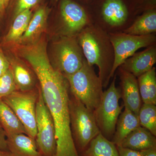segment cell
I'll return each mask as SVG.
<instances>
[{"label":"cell","mask_w":156,"mask_h":156,"mask_svg":"<svg viewBox=\"0 0 156 156\" xmlns=\"http://www.w3.org/2000/svg\"><path fill=\"white\" fill-rule=\"evenodd\" d=\"M47 46L44 42L30 45L23 49L21 56L35 73L44 101L53 118L56 144L54 156H80L71 129L69 85L65 76L50 62Z\"/></svg>","instance_id":"1"},{"label":"cell","mask_w":156,"mask_h":156,"mask_svg":"<svg viewBox=\"0 0 156 156\" xmlns=\"http://www.w3.org/2000/svg\"><path fill=\"white\" fill-rule=\"evenodd\" d=\"M78 41L87 63L98 67V77L103 87H106L111 79L114 60L113 48L109 36L99 27L90 26L82 30Z\"/></svg>","instance_id":"2"},{"label":"cell","mask_w":156,"mask_h":156,"mask_svg":"<svg viewBox=\"0 0 156 156\" xmlns=\"http://www.w3.org/2000/svg\"><path fill=\"white\" fill-rule=\"evenodd\" d=\"M72 94L85 106L94 112L99 105L103 95V85L93 66L85 59L82 67L72 74L64 75Z\"/></svg>","instance_id":"3"},{"label":"cell","mask_w":156,"mask_h":156,"mask_svg":"<svg viewBox=\"0 0 156 156\" xmlns=\"http://www.w3.org/2000/svg\"><path fill=\"white\" fill-rule=\"evenodd\" d=\"M70 126L79 154L85 150L92 140L100 133L94 112L87 108L76 97L69 94Z\"/></svg>","instance_id":"4"},{"label":"cell","mask_w":156,"mask_h":156,"mask_svg":"<svg viewBox=\"0 0 156 156\" xmlns=\"http://www.w3.org/2000/svg\"><path fill=\"white\" fill-rule=\"evenodd\" d=\"M115 80V77L108 89L103 92L99 105L93 112L100 133L111 141L123 108L119 105L122 95L121 90L116 87Z\"/></svg>","instance_id":"5"},{"label":"cell","mask_w":156,"mask_h":156,"mask_svg":"<svg viewBox=\"0 0 156 156\" xmlns=\"http://www.w3.org/2000/svg\"><path fill=\"white\" fill-rule=\"evenodd\" d=\"M39 90L14 91L2 98L14 111L24 126L27 134L36 139L37 134L36 105Z\"/></svg>","instance_id":"6"},{"label":"cell","mask_w":156,"mask_h":156,"mask_svg":"<svg viewBox=\"0 0 156 156\" xmlns=\"http://www.w3.org/2000/svg\"><path fill=\"white\" fill-rule=\"evenodd\" d=\"M36 105L38 149L42 156H54L56 152V131L52 116L47 107L40 87Z\"/></svg>","instance_id":"7"},{"label":"cell","mask_w":156,"mask_h":156,"mask_svg":"<svg viewBox=\"0 0 156 156\" xmlns=\"http://www.w3.org/2000/svg\"><path fill=\"white\" fill-rule=\"evenodd\" d=\"M53 48V66L63 75L72 74L83 66L85 60L83 51L73 36L61 38Z\"/></svg>","instance_id":"8"},{"label":"cell","mask_w":156,"mask_h":156,"mask_svg":"<svg viewBox=\"0 0 156 156\" xmlns=\"http://www.w3.org/2000/svg\"><path fill=\"white\" fill-rule=\"evenodd\" d=\"M114 52V60L111 73L112 77L117 69L140 48L154 45L156 37L153 34L136 36L124 33L112 34L109 35Z\"/></svg>","instance_id":"9"},{"label":"cell","mask_w":156,"mask_h":156,"mask_svg":"<svg viewBox=\"0 0 156 156\" xmlns=\"http://www.w3.org/2000/svg\"><path fill=\"white\" fill-rule=\"evenodd\" d=\"M60 11L68 36L82 30L87 23V14L83 8L72 0H62Z\"/></svg>","instance_id":"10"},{"label":"cell","mask_w":156,"mask_h":156,"mask_svg":"<svg viewBox=\"0 0 156 156\" xmlns=\"http://www.w3.org/2000/svg\"><path fill=\"white\" fill-rule=\"evenodd\" d=\"M119 72L122 88L121 97L124 101V106L138 115L142 101L136 77L121 67Z\"/></svg>","instance_id":"11"},{"label":"cell","mask_w":156,"mask_h":156,"mask_svg":"<svg viewBox=\"0 0 156 156\" xmlns=\"http://www.w3.org/2000/svg\"><path fill=\"white\" fill-rule=\"evenodd\" d=\"M156 62V49L153 45L142 52L134 53L120 67L138 77L150 70Z\"/></svg>","instance_id":"12"},{"label":"cell","mask_w":156,"mask_h":156,"mask_svg":"<svg viewBox=\"0 0 156 156\" xmlns=\"http://www.w3.org/2000/svg\"><path fill=\"white\" fill-rule=\"evenodd\" d=\"M49 13L50 9L46 6L39 8L31 18L28 27L18 44L21 45L29 44L39 40L46 28Z\"/></svg>","instance_id":"13"},{"label":"cell","mask_w":156,"mask_h":156,"mask_svg":"<svg viewBox=\"0 0 156 156\" xmlns=\"http://www.w3.org/2000/svg\"><path fill=\"white\" fill-rule=\"evenodd\" d=\"M8 151L11 156H42L35 139L25 134L7 136Z\"/></svg>","instance_id":"14"},{"label":"cell","mask_w":156,"mask_h":156,"mask_svg":"<svg viewBox=\"0 0 156 156\" xmlns=\"http://www.w3.org/2000/svg\"><path fill=\"white\" fill-rule=\"evenodd\" d=\"M17 90L22 92L36 89L37 78L34 72L24 63L17 59H9Z\"/></svg>","instance_id":"15"},{"label":"cell","mask_w":156,"mask_h":156,"mask_svg":"<svg viewBox=\"0 0 156 156\" xmlns=\"http://www.w3.org/2000/svg\"><path fill=\"white\" fill-rule=\"evenodd\" d=\"M133 150H145L156 147V136L140 126L126 136L120 145Z\"/></svg>","instance_id":"16"},{"label":"cell","mask_w":156,"mask_h":156,"mask_svg":"<svg viewBox=\"0 0 156 156\" xmlns=\"http://www.w3.org/2000/svg\"><path fill=\"white\" fill-rule=\"evenodd\" d=\"M140 126L138 115L128 108L125 107L117 121L115 131L111 141L117 146L121 145L126 136Z\"/></svg>","instance_id":"17"},{"label":"cell","mask_w":156,"mask_h":156,"mask_svg":"<svg viewBox=\"0 0 156 156\" xmlns=\"http://www.w3.org/2000/svg\"><path fill=\"white\" fill-rule=\"evenodd\" d=\"M103 19L109 24L118 26L127 19L128 10L122 0H106L102 8Z\"/></svg>","instance_id":"18"},{"label":"cell","mask_w":156,"mask_h":156,"mask_svg":"<svg viewBox=\"0 0 156 156\" xmlns=\"http://www.w3.org/2000/svg\"><path fill=\"white\" fill-rule=\"evenodd\" d=\"M0 122L6 136L18 134H27L24 126L14 111L0 98Z\"/></svg>","instance_id":"19"},{"label":"cell","mask_w":156,"mask_h":156,"mask_svg":"<svg viewBox=\"0 0 156 156\" xmlns=\"http://www.w3.org/2000/svg\"><path fill=\"white\" fill-rule=\"evenodd\" d=\"M79 154L80 156H119L117 146L101 133Z\"/></svg>","instance_id":"20"},{"label":"cell","mask_w":156,"mask_h":156,"mask_svg":"<svg viewBox=\"0 0 156 156\" xmlns=\"http://www.w3.org/2000/svg\"><path fill=\"white\" fill-rule=\"evenodd\" d=\"M138 87L143 103L156 105V73L155 68L138 77Z\"/></svg>","instance_id":"21"},{"label":"cell","mask_w":156,"mask_h":156,"mask_svg":"<svg viewBox=\"0 0 156 156\" xmlns=\"http://www.w3.org/2000/svg\"><path fill=\"white\" fill-rule=\"evenodd\" d=\"M156 31V12L151 10L143 14L124 33L136 36L147 35Z\"/></svg>","instance_id":"22"},{"label":"cell","mask_w":156,"mask_h":156,"mask_svg":"<svg viewBox=\"0 0 156 156\" xmlns=\"http://www.w3.org/2000/svg\"><path fill=\"white\" fill-rule=\"evenodd\" d=\"M32 17L31 11L30 9H27L22 11L14 17V22L9 32L5 37V43H18L28 27Z\"/></svg>","instance_id":"23"},{"label":"cell","mask_w":156,"mask_h":156,"mask_svg":"<svg viewBox=\"0 0 156 156\" xmlns=\"http://www.w3.org/2000/svg\"><path fill=\"white\" fill-rule=\"evenodd\" d=\"M140 126L148 130L156 136V105L143 103L138 115Z\"/></svg>","instance_id":"24"},{"label":"cell","mask_w":156,"mask_h":156,"mask_svg":"<svg viewBox=\"0 0 156 156\" xmlns=\"http://www.w3.org/2000/svg\"><path fill=\"white\" fill-rule=\"evenodd\" d=\"M17 90L13 72L10 67L3 75L0 77V98L2 99Z\"/></svg>","instance_id":"25"},{"label":"cell","mask_w":156,"mask_h":156,"mask_svg":"<svg viewBox=\"0 0 156 156\" xmlns=\"http://www.w3.org/2000/svg\"><path fill=\"white\" fill-rule=\"evenodd\" d=\"M40 0H17L14 9V18L22 11L30 9L37 4Z\"/></svg>","instance_id":"26"},{"label":"cell","mask_w":156,"mask_h":156,"mask_svg":"<svg viewBox=\"0 0 156 156\" xmlns=\"http://www.w3.org/2000/svg\"><path fill=\"white\" fill-rule=\"evenodd\" d=\"M10 67L9 59L5 56L2 49L0 46V77L3 75Z\"/></svg>","instance_id":"27"},{"label":"cell","mask_w":156,"mask_h":156,"mask_svg":"<svg viewBox=\"0 0 156 156\" xmlns=\"http://www.w3.org/2000/svg\"><path fill=\"white\" fill-rule=\"evenodd\" d=\"M119 156H140V151L122 147L121 146H117Z\"/></svg>","instance_id":"28"},{"label":"cell","mask_w":156,"mask_h":156,"mask_svg":"<svg viewBox=\"0 0 156 156\" xmlns=\"http://www.w3.org/2000/svg\"><path fill=\"white\" fill-rule=\"evenodd\" d=\"M0 150L9 152L7 144V136L0 122Z\"/></svg>","instance_id":"29"},{"label":"cell","mask_w":156,"mask_h":156,"mask_svg":"<svg viewBox=\"0 0 156 156\" xmlns=\"http://www.w3.org/2000/svg\"><path fill=\"white\" fill-rule=\"evenodd\" d=\"M140 156H156V147L140 151Z\"/></svg>","instance_id":"30"},{"label":"cell","mask_w":156,"mask_h":156,"mask_svg":"<svg viewBox=\"0 0 156 156\" xmlns=\"http://www.w3.org/2000/svg\"><path fill=\"white\" fill-rule=\"evenodd\" d=\"M5 10L3 6L2 0H0V20L2 19L4 16Z\"/></svg>","instance_id":"31"},{"label":"cell","mask_w":156,"mask_h":156,"mask_svg":"<svg viewBox=\"0 0 156 156\" xmlns=\"http://www.w3.org/2000/svg\"><path fill=\"white\" fill-rule=\"evenodd\" d=\"M10 1H11V0H2L3 6H4V8H5V10H6V9L8 8L9 3H10Z\"/></svg>","instance_id":"32"},{"label":"cell","mask_w":156,"mask_h":156,"mask_svg":"<svg viewBox=\"0 0 156 156\" xmlns=\"http://www.w3.org/2000/svg\"><path fill=\"white\" fill-rule=\"evenodd\" d=\"M0 156H11L9 152L0 150Z\"/></svg>","instance_id":"33"},{"label":"cell","mask_w":156,"mask_h":156,"mask_svg":"<svg viewBox=\"0 0 156 156\" xmlns=\"http://www.w3.org/2000/svg\"><path fill=\"white\" fill-rule=\"evenodd\" d=\"M55 1V0H52V2H53V1Z\"/></svg>","instance_id":"34"}]
</instances>
